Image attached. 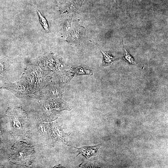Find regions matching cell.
<instances>
[{"instance_id":"obj_7","label":"cell","mask_w":168,"mask_h":168,"mask_svg":"<svg viewBox=\"0 0 168 168\" xmlns=\"http://www.w3.org/2000/svg\"><path fill=\"white\" fill-rule=\"evenodd\" d=\"M124 50L125 51V54L123 57L124 60L127 62L128 63L130 64L135 65L136 63L134 59L132 56L128 53L126 50L124 46Z\"/></svg>"},{"instance_id":"obj_4","label":"cell","mask_w":168,"mask_h":168,"mask_svg":"<svg viewBox=\"0 0 168 168\" xmlns=\"http://www.w3.org/2000/svg\"><path fill=\"white\" fill-rule=\"evenodd\" d=\"M103 55V59L102 63V65L103 66H109L113 61L118 60L119 58L113 57L111 55L107 52L105 51L102 50H101Z\"/></svg>"},{"instance_id":"obj_3","label":"cell","mask_w":168,"mask_h":168,"mask_svg":"<svg viewBox=\"0 0 168 168\" xmlns=\"http://www.w3.org/2000/svg\"><path fill=\"white\" fill-rule=\"evenodd\" d=\"M73 31L71 32L67 39V41L74 44L79 43L85 34V29L82 27L75 29Z\"/></svg>"},{"instance_id":"obj_1","label":"cell","mask_w":168,"mask_h":168,"mask_svg":"<svg viewBox=\"0 0 168 168\" xmlns=\"http://www.w3.org/2000/svg\"><path fill=\"white\" fill-rule=\"evenodd\" d=\"M33 148L27 144L20 142L12 148L10 159L12 162L21 165H29L34 159Z\"/></svg>"},{"instance_id":"obj_6","label":"cell","mask_w":168,"mask_h":168,"mask_svg":"<svg viewBox=\"0 0 168 168\" xmlns=\"http://www.w3.org/2000/svg\"><path fill=\"white\" fill-rule=\"evenodd\" d=\"M76 73L79 74H92V71L87 67H80L76 70Z\"/></svg>"},{"instance_id":"obj_8","label":"cell","mask_w":168,"mask_h":168,"mask_svg":"<svg viewBox=\"0 0 168 168\" xmlns=\"http://www.w3.org/2000/svg\"><path fill=\"white\" fill-rule=\"evenodd\" d=\"M5 66L3 65L2 63L0 62V74H1L4 71L5 69Z\"/></svg>"},{"instance_id":"obj_5","label":"cell","mask_w":168,"mask_h":168,"mask_svg":"<svg viewBox=\"0 0 168 168\" xmlns=\"http://www.w3.org/2000/svg\"><path fill=\"white\" fill-rule=\"evenodd\" d=\"M37 10L39 16L40 22L44 29L47 31H48L49 30V28L46 20L41 13V12L37 9Z\"/></svg>"},{"instance_id":"obj_2","label":"cell","mask_w":168,"mask_h":168,"mask_svg":"<svg viewBox=\"0 0 168 168\" xmlns=\"http://www.w3.org/2000/svg\"><path fill=\"white\" fill-rule=\"evenodd\" d=\"M101 146V145H98L89 146L82 147L78 149L77 152H79L78 155L81 154L88 159L93 156L97 155V152L99 148Z\"/></svg>"}]
</instances>
